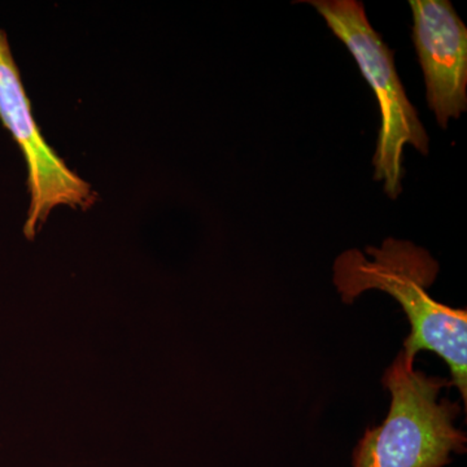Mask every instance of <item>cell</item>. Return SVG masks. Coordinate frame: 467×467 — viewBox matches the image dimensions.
<instances>
[{"label":"cell","mask_w":467,"mask_h":467,"mask_svg":"<svg viewBox=\"0 0 467 467\" xmlns=\"http://www.w3.org/2000/svg\"><path fill=\"white\" fill-rule=\"evenodd\" d=\"M343 252L334 263V285L346 304L368 290L386 292L400 303L410 324L405 358L414 361L420 350H432L451 368V386L467 400V313L438 303L429 294L439 264L408 241L389 238L379 248Z\"/></svg>","instance_id":"6da1fadb"},{"label":"cell","mask_w":467,"mask_h":467,"mask_svg":"<svg viewBox=\"0 0 467 467\" xmlns=\"http://www.w3.org/2000/svg\"><path fill=\"white\" fill-rule=\"evenodd\" d=\"M391 407L382 425L367 430L353 451V467H444L465 453L466 435L454 426L461 407L439 399L447 379L414 368L404 352L387 368Z\"/></svg>","instance_id":"7a4b0ae2"},{"label":"cell","mask_w":467,"mask_h":467,"mask_svg":"<svg viewBox=\"0 0 467 467\" xmlns=\"http://www.w3.org/2000/svg\"><path fill=\"white\" fill-rule=\"evenodd\" d=\"M337 39L348 48L359 72L376 94L380 109L379 137L373 164L374 180L384 182L391 199L402 192L404 147L410 144L427 155L429 135L396 70L393 52L368 23L358 0H309Z\"/></svg>","instance_id":"3957f363"},{"label":"cell","mask_w":467,"mask_h":467,"mask_svg":"<svg viewBox=\"0 0 467 467\" xmlns=\"http://www.w3.org/2000/svg\"><path fill=\"white\" fill-rule=\"evenodd\" d=\"M0 119L20 146L27 165L30 205L24 235L29 241L52 209L67 205L86 211L95 201L91 186L67 167L48 146L36 125L26 88L12 55L7 34L0 29Z\"/></svg>","instance_id":"277c9868"},{"label":"cell","mask_w":467,"mask_h":467,"mask_svg":"<svg viewBox=\"0 0 467 467\" xmlns=\"http://www.w3.org/2000/svg\"><path fill=\"white\" fill-rule=\"evenodd\" d=\"M409 5L427 103L447 129L467 109V27L448 0H410Z\"/></svg>","instance_id":"5b68a950"}]
</instances>
